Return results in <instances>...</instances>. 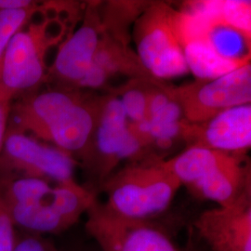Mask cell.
Instances as JSON below:
<instances>
[{
    "label": "cell",
    "instance_id": "6da1fadb",
    "mask_svg": "<svg viewBox=\"0 0 251 251\" xmlns=\"http://www.w3.org/2000/svg\"><path fill=\"white\" fill-rule=\"evenodd\" d=\"M99 102L69 90L25 94L10 106V127L85 161L97 123Z\"/></svg>",
    "mask_w": 251,
    "mask_h": 251
},
{
    "label": "cell",
    "instance_id": "7a4b0ae2",
    "mask_svg": "<svg viewBox=\"0 0 251 251\" xmlns=\"http://www.w3.org/2000/svg\"><path fill=\"white\" fill-rule=\"evenodd\" d=\"M180 186L165 162H135L108 178L104 206L126 219L149 220L170 206Z\"/></svg>",
    "mask_w": 251,
    "mask_h": 251
},
{
    "label": "cell",
    "instance_id": "3957f363",
    "mask_svg": "<svg viewBox=\"0 0 251 251\" xmlns=\"http://www.w3.org/2000/svg\"><path fill=\"white\" fill-rule=\"evenodd\" d=\"M175 10L158 4L147 9L136 26L138 58L153 77L170 79L189 73L175 27Z\"/></svg>",
    "mask_w": 251,
    "mask_h": 251
},
{
    "label": "cell",
    "instance_id": "277c9868",
    "mask_svg": "<svg viewBox=\"0 0 251 251\" xmlns=\"http://www.w3.org/2000/svg\"><path fill=\"white\" fill-rule=\"evenodd\" d=\"M75 160L16 128L7 129L0 156V177H30L63 183L74 179Z\"/></svg>",
    "mask_w": 251,
    "mask_h": 251
},
{
    "label": "cell",
    "instance_id": "5b68a950",
    "mask_svg": "<svg viewBox=\"0 0 251 251\" xmlns=\"http://www.w3.org/2000/svg\"><path fill=\"white\" fill-rule=\"evenodd\" d=\"M85 227L101 251H179L150 221L117 215L97 200L87 211Z\"/></svg>",
    "mask_w": 251,
    "mask_h": 251
},
{
    "label": "cell",
    "instance_id": "8992f818",
    "mask_svg": "<svg viewBox=\"0 0 251 251\" xmlns=\"http://www.w3.org/2000/svg\"><path fill=\"white\" fill-rule=\"evenodd\" d=\"M171 92L190 123H203L226 109L251 103V62L215 79L198 80Z\"/></svg>",
    "mask_w": 251,
    "mask_h": 251
},
{
    "label": "cell",
    "instance_id": "52a82bcc",
    "mask_svg": "<svg viewBox=\"0 0 251 251\" xmlns=\"http://www.w3.org/2000/svg\"><path fill=\"white\" fill-rule=\"evenodd\" d=\"M144 145L129 124L119 98L99 102L96 127L85 162L90 166L95 163L100 177H107L122 159L138 161Z\"/></svg>",
    "mask_w": 251,
    "mask_h": 251
},
{
    "label": "cell",
    "instance_id": "ba28073f",
    "mask_svg": "<svg viewBox=\"0 0 251 251\" xmlns=\"http://www.w3.org/2000/svg\"><path fill=\"white\" fill-rule=\"evenodd\" d=\"M194 229L209 251H251V189L231 206L202 212Z\"/></svg>",
    "mask_w": 251,
    "mask_h": 251
},
{
    "label": "cell",
    "instance_id": "9c48e42d",
    "mask_svg": "<svg viewBox=\"0 0 251 251\" xmlns=\"http://www.w3.org/2000/svg\"><path fill=\"white\" fill-rule=\"evenodd\" d=\"M45 54L38 37L28 30L21 29L11 37L0 71V100L10 102L43 81Z\"/></svg>",
    "mask_w": 251,
    "mask_h": 251
},
{
    "label": "cell",
    "instance_id": "30bf717a",
    "mask_svg": "<svg viewBox=\"0 0 251 251\" xmlns=\"http://www.w3.org/2000/svg\"><path fill=\"white\" fill-rule=\"evenodd\" d=\"M182 133L194 145L240 154L251 147V103L226 109L203 123L184 124Z\"/></svg>",
    "mask_w": 251,
    "mask_h": 251
},
{
    "label": "cell",
    "instance_id": "8fae6325",
    "mask_svg": "<svg viewBox=\"0 0 251 251\" xmlns=\"http://www.w3.org/2000/svg\"><path fill=\"white\" fill-rule=\"evenodd\" d=\"M93 11L88 10L84 24L63 42L56 55L51 72L62 83L76 87L93 62L100 42Z\"/></svg>",
    "mask_w": 251,
    "mask_h": 251
},
{
    "label": "cell",
    "instance_id": "7c38bea8",
    "mask_svg": "<svg viewBox=\"0 0 251 251\" xmlns=\"http://www.w3.org/2000/svg\"><path fill=\"white\" fill-rule=\"evenodd\" d=\"M189 189L198 198L213 201L220 206H231L251 189L250 170L243 166L240 154H236Z\"/></svg>",
    "mask_w": 251,
    "mask_h": 251
},
{
    "label": "cell",
    "instance_id": "4fadbf2b",
    "mask_svg": "<svg viewBox=\"0 0 251 251\" xmlns=\"http://www.w3.org/2000/svg\"><path fill=\"white\" fill-rule=\"evenodd\" d=\"M236 154L220 152L204 146L193 145L171 160L165 162L167 169L188 188L230 161Z\"/></svg>",
    "mask_w": 251,
    "mask_h": 251
},
{
    "label": "cell",
    "instance_id": "5bb4252c",
    "mask_svg": "<svg viewBox=\"0 0 251 251\" xmlns=\"http://www.w3.org/2000/svg\"><path fill=\"white\" fill-rule=\"evenodd\" d=\"M189 72L198 80L215 79L227 73L233 71L250 59L231 61L221 57L209 44L206 35L190 36L180 40Z\"/></svg>",
    "mask_w": 251,
    "mask_h": 251
},
{
    "label": "cell",
    "instance_id": "9a60e30c",
    "mask_svg": "<svg viewBox=\"0 0 251 251\" xmlns=\"http://www.w3.org/2000/svg\"><path fill=\"white\" fill-rule=\"evenodd\" d=\"M209 44L221 57L231 61H243L251 58V37L225 25H215L207 33Z\"/></svg>",
    "mask_w": 251,
    "mask_h": 251
},
{
    "label": "cell",
    "instance_id": "2e32d148",
    "mask_svg": "<svg viewBox=\"0 0 251 251\" xmlns=\"http://www.w3.org/2000/svg\"><path fill=\"white\" fill-rule=\"evenodd\" d=\"M250 1H219V24L233 27L251 37V9Z\"/></svg>",
    "mask_w": 251,
    "mask_h": 251
},
{
    "label": "cell",
    "instance_id": "e0dca14e",
    "mask_svg": "<svg viewBox=\"0 0 251 251\" xmlns=\"http://www.w3.org/2000/svg\"><path fill=\"white\" fill-rule=\"evenodd\" d=\"M36 6L17 10H0V71L9 40L19 30L26 25L29 14Z\"/></svg>",
    "mask_w": 251,
    "mask_h": 251
},
{
    "label": "cell",
    "instance_id": "ac0fdd59",
    "mask_svg": "<svg viewBox=\"0 0 251 251\" xmlns=\"http://www.w3.org/2000/svg\"><path fill=\"white\" fill-rule=\"evenodd\" d=\"M147 92L142 86H128L119 98L126 116L132 125L142 122L147 116Z\"/></svg>",
    "mask_w": 251,
    "mask_h": 251
},
{
    "label": "cell",
    "instance_id": "d6986e66",
    "mask_svg": "<svg viewBox=\"0 0 251 251\" xmlns=\"http://www.w3.org/2000/svg\"><path fill=\"white\" fill-rule=\"evenodd\" d=\"M17 241L15 225L0 200V251H14Z\"/></svg>",
    "mask_w": 251,
    "mask_h": 251
},
{
    "label": "cell",
    "instance_id": "ffe728a7",
    "mask_svg": "<svg viewBox=\"0 0 251 251\" xmlns=\"http://www.w3.org/2000/svg\"><path fill=\"white\" fill-rule=\"evenodd\" d=\"M65 32L66 30L63 24L58 20H53L48 21L38 34L32 32L31 33L38 37L41 45L43 46V48L47 50L49 48L60 43Z\"/></svg>",
    "mask_w": 251,
    "mask_h": 251
},
{
    "label": "cell",
    "instance_id": "44dd1931",
    "mask_svg": "<svg viewBox=\"0 0 251 251\" xmlns=\"http://www.w3.org/2000/svg\"><path fill=\"white\" fill-rule=\"evenodd\" d=\"M50 245L37 236H26L18 239L14 251H49Z\"/></svg>",
    "mask_w": 251,
    "mask_h": 251
},
{
    "label": "cell",
    "instance_id": "7402d4cb",
    "mask_svg": "<svg viewBox=\"0 0 251 251\" xmlns=\"http://www.w3.org/2000/svg\"><path fill=\"white\" fill-rule=\"evenodd\" d=\"M10 102L0 100V156L3 149V144L6 132L8 129Z\"/></svg>",
    "mask_w": 251,
    "mask_h": 251
},
{
    "label": "cell",
    "instance_id": "603a6c76",
    "mask_svg": "<svg viewBox=\"0 0 251 251\" xmlns=\"http://www.w3.org/2000/svg\"><path fill=\"white\" fill-rule=\"evenodd\" d=\"M36 2L30 0H0V10H17L32 8Z\"/></svg>",
    "mask_w": 251,
    "mask_h": 251
},
{
    "label": "cell",
    "instance_id": "cb8c5ba5",
    "mask_svg": "<svg viewBox=\"0 0 251 251\" xmlns=\"http://www.w3.org/2000/svg\"><path fill=\"white\" fill-rule=\"evenodd\" d=\"M49 251H54L53 249H52V247H51V246H50V250H49Z\"/></svg>",
    "mask_w": 251,
    "mask_h": 251
},
{
    "label": "cell",
    "instance_id": "d4e9b609",
    "mask_svg": "<svg viewBox=\"0 0 251 251\" xmlns=\"http://www.w3.org/2000/svg\"><path fill=\"white\" fill-rule=\"evenodd\" d=\"M189 251H194V248H192V249H190V250H189Z\"/></svg>",
    "mask_w": 251,
    "mask_h": 251
}]
</instances>
